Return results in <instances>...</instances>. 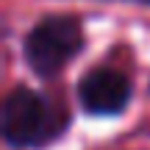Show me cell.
Wrapping results in <instances>:
<instances>
[{
	"label": "cell",
	"mask_w": 150,
	"mask_h": 150,
	"mask_svg": "<svg viewBox=\"0 0 150 150\" xmlns=\"http://www.w3.org/2000/svg\"><path fill=\"white\" fill-rule=\"evenodd\" d=\"M136 3H150V0H136Z\"/></svg>",
	"instance_id": "4"
},
{
	"label": "cell",
	"mask_w": 150,
	"mask_h": 150,
	"mask_svg": "<svg viewBox=\"0 0 150 150\" xmlns=\"http://www.w3.org/2000/svg\"><path fill=\"white\" fill-rule=\"evenodd\" d=\"M67 117L33 89H14L3 103V136L14 147H36L56 139Z\"/></svg>",
	"instance_id": "1"
},
{
	"label": "cell",
	"mask_w": 150,
	"mask_h": 150,
	"mask_svg": "<svg viewBox=\"0 0 150 150\" xmlns=\"http://www.w3.org/2000/svg\"><path fill=\"white\" fill-rule=\"evenodd\" d=\"M78 97L83 103L86 111L108 117V114H120L131 100V83L120 70L111 67H97L81 81Z\"/></svg>",
	"instance_id": "3"
},
{
	"label": "cell",
	"mask_w": 150,
	"mask_h": 150,
	"mask_svg": "<svg viewBox=\"0 0 150 150\" xmlns=\"http://www.w3.org/2000/svg\"><path fill=\"white\" fill-rule=\"evenodd\" d=\"M83 45L75 17H47L25 39V59L39 75H56L78 56Z\"/></svg>",
	"instance_id": "2"
}]
</instances>
